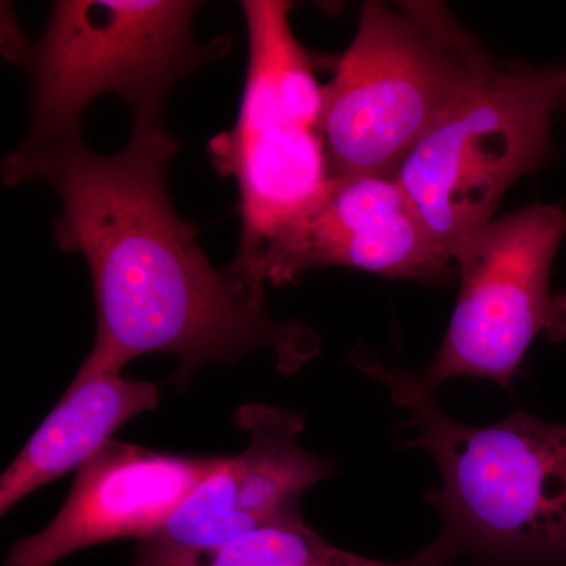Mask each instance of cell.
I'll return each instance as SVG.
<instances>
[{
  "label": "cell",
  "mask_w": 566,
  "mask_h": 566,
  "mask_svg": "<svg viewBox=\"0 0 566 566\" xmlns=\"http://www.w3.org/2000/svg\"><path fill=\"white\" fill-rule=\"evenodd\" d=\"M178 150L164 115L137 114L115 155L93 153L84 137L24 140L2 164L7 186L55 189V244L82 253L91 271L96 337L80 371L122 374L144 354L170 353L180 359L174 381L185 386L203 365L268 349L282 375L294 374L318 356L322 338L303 322L271 318L263 285L208 262L199 229L170 199L167 167Z\"/></svg>",
  "instance_id": "cell-1"
},
{
  "label": "cell",
  "mask_w": 566,
  "mask_h": 566,
  "mask_svg": "<svg viewBox=\"0 0 566 566\" xmlns=\"http://www.w3.org/2000/svg\"><path fill=\"white\" fill-rule=\"evenodd\" d=\"M159 405V386L122 374L77 371L61 401L0 479V515L40 486L80 469L129 419Z\"/></svg>",
  "instance_id": "cell-11"
},
{
  "label": "cell",
  "mask_w": 566,
  "mask_h": 566,
  "mask_svg": "<svg viewBox=\"0 0 566 566\" xmlns=\"http://www.w3.org/2000/svg\"><path fill=\"white\" fill-rule=\"evenodd\" d=\"M249 61L233 128L208 142L216 172L240 192L234 268L251 275L264 241L307 211L331 181L323 139L324 85L290 24L292 2L245 0ZM255 279V277H253Z\"/></svg>",
  "instance_id": "cell-5"
},
{
  "label": "cell",
  "mask_w": 566,
  "mask_h": 566,
  "mask_svg": "<svg viewBox=\"0 0 566 566\" xmlns=\"http://www.w3.org/2000/svg\"><path fill=\"white\" fill-rule=\"evenodd\" d=\"M566 237V210L531 205L493 219L453 249L460 293L428 392L453 378H483L505 389L535 338L566 340V294L551 290V268Z\"/></svg>",
  "instance_id": "cell-7"
},
{
  "label": "cell",
  "mask_w": 566,
  "mask_h": 566,
  "mask_svg": "<svg viewBox=\"0 0 566 566\" xmlns=\"http://www.w3.org/2000/svg\"><path fill=\"white\" fill-rule=\"evenodd\" d=\"M226 460L155 452L111 439L77 469L54 520L11 546L6 566H54L99 543L148 538Z\"/></svg>",
  "instance_id": "cell-10"
},
{
  "label": "cell",
  "mask_w": 566,
  "mask_h": 566,
  "mask_svg": "<svg viewBox=\"0 0 566 566\" xmlns=\"http://www.w3.org/2000/svg\"><path fill=\"white\" fill-rule=\"evenodd\" d=\"M565 106H566V92H565Z\"/></svg>",
  "instance_id": "cell-13"
},
{
  "label": "cell",
  "mask_w": 566,
  "mask_h": 566,
  "mask_svg": "<svg viewBox=\"0 0 566 566\" xmlns=\"http://www.w3.org/2000/svg\"><path fill=\"white\" fill-rule=\"evenodd\" d=\"M455 547L438 539L398 564L338 549L301 520L256 528L222 546L202 551H159L137 546L132 566H453Z\"/></svg>",
  "instance_id": "cell-12"
},
{
  "label": "cell",
  "mask_w": 566,
  "mask_h": 566,
  "mask_svg": "<svg viewBox=\"0 0 566 566\" xmlns=\"http://www.w3.org/2000/svg\"><path fill=\"white\" fill-rule=\"evenodd\" d=\"M234 422L249 444L205 479L155 535L137 546L202 551L285 521L301 520L308 488L334 474L326 458L300 444L303 417L262 403L241 406Z\"/></svg>",
  "instance_id": "cell-9"
},
{
  "label": "cell",
  "mask_w": 566,
  "mask_h": 566,
  "mask_svg": "<svg viewBox=\"0 0 566 566\" xmlns=\"http://www.w3.org/2000/svg\"><path fill=\"white\" fill-rule=\"evenodd\" d=\"M565 92V69L495 63L406 156L394 177L450 255L493 221L513 182L549 159Z\"/></svg>",
  "instance_id": "cell-6"
},
{
  "label": "cell",
  "mask_w": 566,
  "mask_h": 566,
  "mask_svg": "<svg viewBox=\"0 0 566 566\" xmlns=\"http://www.w3.org/2000/svg\"><path fill=\"white\" fill-rule=\"evenodd\" d=\"M409 415L403 446L433 458L441 488L424 501L458 554L488 566H566V423L516 412L471 427L447 416L419 375L360 360Z\"/></svg>",
  "instance_id": "cell-2"
},
{
  "label": "cell",
  "mask_w": 566,
  "mask_h": 566,
  "mask_svg": "<svg viewBox=\"0 0 566 566\" xmlns=\"http://www.w3.org/2000/svg\"><path fill=\"white\" fill-rule=\"evenodd\" d=\"M191 0H59L46 31L18 55L31 74L28 142L82 139L85 111L117 95L136 114L164 115L174 85L219 61L232 35L196 43Z\"/></svg>",
  "instance_id": "cell-4"
},
{
  "label": "cell",
  "mask_w": 566,
  "mask_h": 566,
  "mask_svg": "<svg viewBox=\"0 0 566 566\" xmlns=\"http://www.w3.org/2000/svg\"><path fill=\"white\" fill-rule=\"evenodd\" d=\"M342 266L390 279L446 285L455 260L436 241L395 177L333 178L307 211L275 230L251 273L273 285L315 268Z\"/></svg>",
  "instance_id": "cell-8"
},
{
  "label": "cell",
  "mask_w": 566,
  "mask_h": 566,
  "mask_svg": "<svg viewBox=\"0 0 566 566\" xmlns=\"http://www.w3.org/2000/svg\"><path fill=\"white\" fill-rule=\"evenodd\" d=\"M494 65L446 3L364 2L356 36L324 85L331 180L394 177L417 142Z\"/></svg>",
  "instance_id": "cell-3"
}]
</instances>
